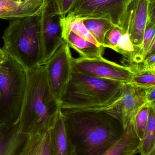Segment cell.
Instances as JSON below:
<instances>
[{"instance_id": "obj_23", "label": "cell", "mask_w": 155, "mask_h": 155, "mask_svg": "<svg viewBox=\"0 0 155 155\" xmlns=\"http://www.w3.org/2000/svg\"><path fill=\"white\" fill-rule=\"evenodd\" d=\"M149 106H146L139 112L136 118L134 130L136 134L141 141L143 137L148 122Z\"/></svg>"}, {"instance_id": "obj_9", "label": "cell", "mask_w": 155, "mask_h": 155, "mask_svg": "<svg viewBox=\"0 0 155 155\" xmlns=\"http://www.w3.org/2000/svg\"><path fill=\"white\" fill-rule=\"evenodd\" d=\"M148 1L132 0L126 9L121 26L123 33L128 32L134 47L131 64H138L143 61L141 55V49L148 21Z\"/></svg>"}, {"instance_id": "obj_8", "label": "cell", "mask_w": 155, "mask_h": 155, "mask_svg": "<svg viewBox=\"0 0 155 155\" xmlns=\"http://www.w3.org/2000/svg\"><path fill=\"white\" fill-rule=\"evenodd\" d=\"M61 18L51 0H45L39 15L42 51L41 65H44L65 42L62 37Z\"/></svg>"}, {"instance_id": "obj_25", "label": "cell", "mask_w": 155, "mask_h": 155, "mask_svg": "<svg viewBox=\"0 0 155 155\" xmlns=\"http://www.w3.org/2000/svg\"><path fill=\"white\" fill-rule=\"evenodd\" d=\"M75 0H51L55 10L62 18L66 16Z\"/></svg>"}, {"instance_id": "obj_30", "label": "cell", "mask_w": 155, "mask_h": 155, "mask_svg": "<svg viewBox=\"0 0 155 155\" xmlns=\"http://www.w3.org/2000/svg\"><path fill=\"white\" fill-rule=\"evenodd\" d=\"M9 1H14V2H21L22 0H9Z\"/></svg>"}, {"instance_id": "obj_6", "label": "cell", "mask_w": 155, "mask_h": 155, "mask_svg": "<svg viewBox=\"0 0 155 155\" xmlns=\"http://www.w3.org/2000/svg\"><path fill=\"white\" fill-rule=\"evenodd\" d=\"M132 0H75L68 14L84 18L102 19L121 29Z\"/></svg>"}, {"instance_id": "obj_24", "label": "cell", "mask_w": 155, "mask_h": 155, "mask_svg": "<svg viewBox=\"0 0 155 155\" xmlns=\"http://www.w3.org/2000/svg\"><path fill=\"white\" fill-rule=\"evenodd\" d=\"M122 34L123 32L121 29L117 26H114L106 34L103 47L110 48L114 51Z\"/></svg>"}, {"instance_id": "obj_26", "label": "cell", "mask_w": 155, "mask_h": 155, "mask_svg": "<svg viewBox=\"0 0 155 155\" xmlns=\"http://www.w3.org/2000/svg\"><path fill=\"white\" fill-rule=\"evenodd\" d=\"M155 87L146 88V98L149 106H155Z\"/></svg>"}, {"instance_id": "obj_3", "label": "cell", "mask_w": 155, "mask_h": 155, "mask_svg": "<svg viewBox=\"0 0 155 155\" xmlns=\"http://www.w3.org/2000/svg\"><path fill=\"white\" fill-rule=\"evenodd\" d=\"M61 110L60 103L49 88L44 65L27 72L26 90L18 121L20 132L27 135L51 128Z\"/></svg>"}, {"instance_id": "obj_12", "label": "cell", "mask_w": 155, "mask_h": 155, "mask_svg": "<svg viewBox=\"0 0 155 155\" xmlns=\"http://www.w3.org/2000/svg\"><path fill=\"white\" fill-rule=\"evenodd\" d=\"M45 0H0V19L12 20L40 15Z\"/></svg>"}, {"instance_id": "obj_19", "label": "cell", "mask_w": 155, "mask_h": 155, "mask_svg": "<svg viewBox=\"0 0 155 155\" xmlns=\"http://www.w3.org/2000/svg\"><path fill=\"white\" fill-rule=\"evenodd\" d=\"M138 151L140 155L155 153V106H149L148 122Z\"/></svg>"}, {"instance_id": "obj_20", "label": "cell", "mask_w": 155, "mask_h": 155, "mask_svg": "<svg viewBox=\"0 0 155 155\" xmlns=\"http://www.w3.org/2000/svg\"><path fill=\"white\" fill-rule=\"evenodd\" d=\"M83 23L96 41L103 46L106 34L115 26L104 19L84 18Z\"/></svg>"}, {"instance_id": "obj_27", "label": "cell", "mask_w": 155, "mask_h": 155, "mask_svg": "<svg viewBox=\"0 0 155 155\" xmlns=\"http://www.w3.org/2000/svg\"><path fill=\"white\" fill-rule=\"evenodd\" d=\"M142 64L145 69L155 71V53L147 57Z\"/></svg>"}, {"instance_id": "obj_4", "label": "cell", "mask_w": 155, "mask_h": 155, "mask_svg": "<svg viewBox=\"0 0 155 155\" xmlns=\"http://www.w3.org/2000/svg\"><path fill=\"white\" fill-rule=\"evenodd\" d=\"M2 39L3 51L27 72L41 65L42 51L39 15L11 20Z\"/></svg>"}, {"instance_id": "obj_7", "label": "cell", "mask_w": 155, "mask_h": 155, "mask_svg": "<svg viewBox=\"0 0 155 155\" xmlns=\"http://www.w3.org/2000/svg\"><path fill=\"white\" fill-rule=\"evenodd\" d=\"M73 71L103 79L129 84L133 78L132 68L121 65L102 57L93 59L79 57L72 61Z\"/></svg>"}, {"instance_id": "obj_2", "label": "cell", "mask_w": 155, "mask_h": 155, "mask_svg": "<svg viewBox=\"0 0 155 155\" xmlns=\"http://www.w3.org/2000/svg\"><path fill=\"white\" fill-rule=\"evenodd\" d=\"M125 84L72 70L60 100L61 109L109 110L122 99Z\"/></svg>"}, {"instance_id": "obj_11", "label": "cell", "mask_w": 155, "mask_h": 155, "mask_svg": "<svg viewBox=\"0 0 155 155\" xmlns=\"http://www.w3.org/2000/svg\"><path fill=\"white\" fill-rule=\"evenodd\" d=\"M147 105L146 88L126 84L122 99L110 109L119 117L126 133L134 128L137 114Z\"/></svg>"}, {"instance_id": "obj_31", "label": "cell", "mask_w": 155, "mask_h": 155, "mask_svg": "<svg viewBox=\"0 0 155 155\" xmlns=\"http://www.w3.org/2000/svg\"><path fill=\"white\" fill-rule=\"evenodd\" d=\"M147 155H155V153H152L149 154Z\"/></svg>"}, {"instance_id": "obj_17", "label": "cell", "mask_w": 155, "mask_h": 155, "mask_svg": "<svg viewBox=\"0 0 155 155\" xmlns=\"http://www.w3.org/2000/svg\"><path fill=\"white\" fill-rule=\"evenodd\" d=\"M84 19V18L76 17L68 14L64 18H61L62 37L64 35L72 31L96 46H102L96 41L86 27L83 23Z\"/></svg>"}, {"instance_id": "obj_28", "label": "cell", "mask_w": 155, "mask_h": 155, "mask_svg": "<svg viewBox=\"0 0 155 155\" xmlns=\"http://www.w3.org/2000/svg\"><path fill=\"white\" fill-rule=\"evenodd\" d=\"M15 124H0V141L3 140L11 132Z\"/></svg>"}, {"instance_id": "obj_16", "label": "cell", "mask_w": 155, "mask_h": 155, "mask_svg": "<svg viewBox=\"0 0 155 155\" xmlns=\"http://www.w3.org/2000/svg\"><path fill=\"white\" fill-rule=\"evenodd\" d=\"M140 140L134 128L126 132L113 146L102 155H135L139 153Z\"/></svg>"}, {"instance_id": "obj_5", "label": "cell", "mask_w": 155, "mask_h": 155, "mask_svg": "<svg viewBox=\"0 0 155 155\" xmlns=\"http://www.w3.org/2000/svg\"><path fill=\"white\" fill-rule=\"evenodd\" d=\"M27 72L6 54L0 64V124L18 123L26 90Z\"/></svg>"}, {"instance_id": "obj_29", "label": "cell", "mask_w": 155, "mask_h": 155, "mask_svg": "<svg viewBox=\"0 0 155 155\" xmlns=\"http://www.w3.org/2000/svg\"><path fill=\"white\" fill-rule=\"evenodd\" d=\"M6 54L4 52L2 49H0V64L5 60Z\"/></svg>"}, {"instance_id": "obj_18", "label": "cell", "mask_w": 155, "mask_h": 155, "mask_svg": "<svg viewBox=\"0 0 155 155\" xmlns=\"http://www.w3.org/2000/svg\"><path fill=\"white\" fill-rule=\"evenodd\" d=\"M26 135L20 132L18 123L15 125L10 133L0 141V155H17Z\"/></svg>"}, {"instance_id": "obj_15", "label": "cell", "mask_w": 155, "mask_h": 155, "mask_svg": "<svg viewBox=\"0 0 155 155\" xmlns=\"http://www.w3.org/2000/svg\"><path fill=\"white\" fill-rule=\"evenodd\" d=\"M62 38L70 48H72L79 53L80 57L93 59L102 57L105 48L98 46L81 38L72 32L64 35Z\"/></svg>"}, {"instance_id": "obj_21", "label": "cell", "mask_w": 155, "mask_h": 155, "mask_svg": "<svg viewBox=\"0 0 155 155\" xmlns=\"http://www.w3.org/2000/svg\"><path fill=\"white\" fill-rule=\"evenodd\" d=\"M128 66L131 67L133 73V78L129 84L144 88L155 87V71L145 69L142 63Z\"/></svg>"}, {"instance_id": "obj_13", "label": "cell", "mask_w": 155, "mask_h": 155, "mask_svg": "<svg viewBox=\"0 0 155 155\" xmlns=\"http://www.w3.org/2000/svg\"><path fill=\"white\" fill-rule=\"evenodd\" d=\"M51 128L26 135L17 155H54L51 143Z\"/></svg>"}, {"instance_id": "obj_14", "label": "cell", "mask_w": 155, "mask_h": 155, "mask_svg": "<svg viewBox=\"0 0 155 155\" xmlns=\"http://www.w3.org/2000/svg\"><path fill=\"white\" fill-rule=\"evenodd\" d=\"M51 143L54 155H76L61 112L51 128Z\"/></svg>"}, {"instance_id": "obj_1", "label": "cell", "mask_w": 155, "mask_h": 155, "mask_svg": "<svg viewBox=\"0 0 155 155\" xmlns=\"http://www.w3.org/2000/svg\"><path fill=\"white\" fill-rule=\"evenodd\" d=\"M76 155H102L126 134L112 110L61 109Z\"/></svg>"}, {"instance_id": "obj_10", "label": "cell", "mask_w": 155, "mask_h": 155, "mask_svg": "<svg viewBox=\"0 0 155 155\" xmlns=\"http://www.w3.org/2000/svg\"><path fill=\"white\" fill-rule=\"evenodd\" d=\"M70 48L65 42L44 64L49 88L60 104L63 92L72 71L73 57Z\"/></svg>"}, {"instance_id": "obj_22", "label": "cell", "mask_w": 155, "mask_h": 155, "mask_svg": "<svg viewBox=\"0 0 155 155\" xmlns=\"http://www.w3.org/2000/svg\"><path fill=\"white\" fill-rule=\"evenodd\" d=\"M114 51L123 56L127 64L130 62L135 52V48L128 32L123 33Z\"/></svg>"}]
</instances>
